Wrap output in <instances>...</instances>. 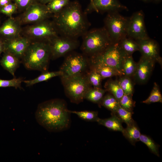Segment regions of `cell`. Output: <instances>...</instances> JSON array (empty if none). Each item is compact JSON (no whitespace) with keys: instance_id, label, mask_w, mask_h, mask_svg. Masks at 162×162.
<instances>
[{"instance_id":"6da1fadb","label":"cell","mask_w":162,"mask_h":162,"mask_svg":"<svg viewBox=\"0 0 162 162\" xmlns=\"http://www.w3.org/2000/svg\"><path fill=\"white\" fill-rule=\"evenodd\" d=\"M70 112L64 100L54 99L40 104L35 113L38 123L50 132L68 129L71 124Z\"/></svg>"},{"instance_id":"7a4b0ae2","label":"cell","mask_w":162,"mask_h":162,"mask_svg":"<svg viewBox=\"0 0 162 162\" xmlns=\"http://www.w3.org/2000/svg\"><path fill=\"white\" fill-rule=\"evenodd\" d=\"M78 2L70 1L54 14L53 21L59 34L74 39L82 35L88 30L89 23Z\"/></svg>"},{"instance_id":"3957f363","label":"cell","mask_w":162,"mask_h":162,"mask_svg":"<svg viewBox=\"0 0 162 162\" xmlns=\"http://www.w3.org/2000/svg\"><path fill=\"white\" fill-rule=\"evenodd\" d=\"M51 52L48 41H32L22 57L21 62L27 69L43 72L47 70Z\"/></svg>"},{"instance_id":"277c9868","label":"cell","mask_w":162,"mask_h":162,"mask_svg":"<svg viewBox=\"0 0 162 162\" xmlns=\"http://www.w3.org/2000/svg\"><path fill=\"white\" fill-rule=\"evenodd\" d=\"M81 49L90 57L104 51L113 44L104 27L88 30L82 35Z\"/></svg>"},{"instance_id":"5b68a950","label":"cell","mask_w":162,"mask_h":162,"mask_svg":"<svg viewBox=\"0 0 162 162\" xmlns=\"http://www.w3.org/2000/svg\"><path fill=\"white\" fill-rule=\"evenodd\" d=\"M61 79L65 94L71 102L78 104L82 101L91 87L87 75L82 74Z\"/></svg>"},{"instance_id":"8992f818","label":"cell","mask_w":162,"mask_h":162,"mask_svg":"<svg viewBox=\"0 0 162 162\" xmlns=\"http://www.w3.org/2000/svg\"><path fill=\"white\" fill-rule=\"evenodd\" d=\"M120 46L118 43H113L102 52L90 57V64L101 63L112 67L122 75V66L128 56Z\"/></svg>"},{"instance_id":"52a82bcc","label":"cell","mask_w":162,"mask_h":162,"mask_svg":"<svg viewBox=\"0 0 162 162\" xmlns=\"http://www.w3.org/2000/svg\"><path fill=\"white\" fill-rule=\"evenodd\" d=\"M129 18L123 16L118 11L108 13L104 20V26L113 43H118L127 36Z\"/></svg>"},{"instance_id":"ba28073f","label":"cell","mask_w":162,"mask_h":162,"mask_svg":"<svg viewBox=\"0 0 162 162\" xmlns=\"http://www.w3.org/2000/svg\"><path fill=\"white\" fill-rule=\"evenodd\" d=\"M24 33L32 41H48L59 34L53 21L47 19L28 27Z\"/></svg>"},{"instance_id":"9c48e42d","label":"cell","mask_w":162,"mask_h":162,"mask_svg":"<svg viewBox=\"0 0 162 162\" xmlns=\"http://www.w3.org/2000/svg\"><path fill=\"white\" fill-rule=\"evenodd\" d=\"M88 64L86 56L83 54L72 53L65 58L60 70L61 77H67L83 74Z\"/></svg>"},{"instance_id":"30bf717a","label":"cell","mask_w":162,"mask_h":162,"mask_svg":"<svg viewBox=\"0 0 162 162\" xmlns=\"http://www.w3.org/2000/svg\"><path fill=\"white\" fill-rule=\"evenodd\" d=\"M51 58L54 59L64 56L76 49L79 42L77 39L58 35L49 40Z\"/></svg>"},{"instance_id":"8fae6325","label":"cell","mask_w":162,"mask_h":162,"mask_svg":"<svg viewBox=\"0 0 162 162\" xmlns=\"http://www.w3.org/2000/svg\"><path fill=\"white\" fill-rule=\"evenodd\" d=\"M51 14L49 12L46 4H42L36 1L16 19L21 25L36 23L47 20Z\"/></svg>"},{"instance_id":"7c38bea8","label":"cell","mask_w":162,"mask_h":162,"mask_svg":"<svg viewBox=\"0 0 162 162\" xmlns=\"http://www.w3.org/2000/svg\"><path fill=\"white\" fill-rule=\"evenodd\" d=\"M127 36L135 40L149 38L145 26L144 14L142 10L135 12L129 18Z\"/></svg>"},{"instance_id":"4fadbf2b","label":"cell","mask_w":162,"mask_h":162,"mask_svg":"<svg viewBox=\"0 0 162 162\" xmlns=\"http://www.w3.org/2000/svg\"><path fill=\"white\" fill-rule=\"evenodd\" d=\"M4 39L3 52L10 53L20 59H22L32 42L29 38L25 36H20L11 39Z\"/></svg>"},{"instance_id":"5bb4252c","label":"cell","mask_w":162,"mask_h":162,"mask_svg":"<svg viewBox=\"0 0 162 162\" xmlns=\"http://www.w3.org/2000/svg\"><path fill=\"white\" fill-rule=\"evenodd\" d=\"M155 62L141 56L138 63L135 73L132 78L134 83L144 84L148 80Z\"/></svg>"},{"instance_id":"9a60e30c","label":"cell","mask_w":162,"mask_h":162,"mask_svg":"<svg viewBox=\"0 0 162 162\" xmlns=\"http://www.w3.org/2000/svg\"><path fill=\"white\" fill-rule=\"evenodd\" d=\"M139 46V51L142 56L150 59L161 66L162 60L160 55L159 45L154 40L149 38L142 40H135Z\"/></svg>"},{"instance_id":"2e32d148","label":"cell","mask_w":162,"mask_h":162,"mask_svg":"<svg viewBox=\"0 0 162 162\" xmlns=\"http://www.w3.org/2000/svg\"><path fill=\"white\" fill-rule=\"evenodd\" d=\"M127 9L118 0H92L85 12L86 13L91 11L109 13Z\"/></svg>"},{"instance_id":"e0dca14e","label":"cell","mask_w":162,"mask_h":162,"mask_svg":"<svg viewBox=\"0 0 162 162\" xmlns=\"http://www.w3.org/2000/svg\"><path fill=\"white\" fill-rule=\"evenodd\" d=\"M22 30L21 24L16 19L9 17L0 27V35L4 39H9L20 36Z\"/></svg>"},{"instance_id":"ac0fdd59","label":"cell","mask_w":162,"mask_h":162,"mask_svg":"<svg viewBox=\"0 0 162 162\" xmlns=\"http://www.w3.org/2000/svg\"><path fill=\"white\" fill-rule=\"evenodd\" d=\"M4 53L0 61V64L4 69L14 76L15 73L20 63V59L10 53Z\"/></svg>"},{"instance_id":"d6986e66","label":"cell","mask_w":162,"mask_h":162,"mask_svg":"<svg viewBox=\"0 0 162 162\" xmlns=\"http://www.w3.org/2000/svg\"><path fill=\"white\" fill-rule=\"evenodd\" d=\"M90 64V69L97 72L102 79L122 75L116 69L106 64L98 63Z\"/></svg>"},{"instance_id":"ffe728a7","label":"cell","mask_w":162,"mask_h":162,"mask_svg":"<svg viewBox=\"0 0 162 162\" xmlns=\"http://www.w3.org/2000/svg\"><path fill=\"white\" fill-rule=\"evenodd\" d=\"M112 114L111 117L108 118L101 119L99 118L97 122L99 124L110 130L122 133L124 128L122 125V121L116 114Z\"/></svg>"},{"instance_id":"44dd1931","label":"cell","mask_w":162,"mask_h":162,"mask_svg":"<svg viewBox=\"0 0 162 162\" xmlns=\"http://www.w3.org/2000/svg\"><path fill=\"white\" fill-rule=\"evenodd\" d=\"M122 133L124 136L133 145L139 141L141 135L140 130L134 121L132 123L127 125V127Z\"/></svg>"},{"instance_id":"7402d4cb","label":"cell","mask_w":162,"mask_h":162,"mask_svg":"<svg viewBox=\"0 0 162 162\" xmlns=\"http://www.w3.org/2000/svg\"><path fill=\"white\" fill-rule=\"evenodd\" d=\"M107 91L101 88H91L88 89L84 96V99L93 103L98 104L99 106L104 94Z\"/></svg>"},{"instance_id":"603a6c76","label":"cell","mask_w":162,"mask_h":162,"mask_svg":"<svg viewBox=\"0 0 162 162\" xmlns=\"http://www.w3.org/2000/svg\"><path fill=\"white\" fill-rule=\"evenodd\" d=\"M104 87L107 91L114 96L118 100L124 94L118 80H108L105 83Z\"/></svg>"},{"instance_id":"cb8c5ba5","label":"cell","mask_w":162,"mask_h":162,"mask_svg":"<svg viewBox=\"0 0 162 162\" xmlns=\"http://www.w3.org/2000/svg\"><path fill=\"white\" fill-rule=\"evenodd\" d=\"M118 44L122 50L128 56L132 55L135 52L139 51V46L136 42L133 39L127 37L120 40Z\"/></svg>"},{"instance_id":"d4e9b609","label":"cell","mask_w":162,"mask_h":162,"mask_svg":"<svg viewBox=\"0 0 162 162\" xmlns=\"http://www.w3.org/2000/svg\"><path fill=\"white\" fill-rule=\"evenodd\" d=\"M62 72L60 70L57 71L52 72L46 71L43 72L42 74L34 79L23 80V82L26 84L27 86H31L38 83L47 81L55 77L61 76H62Z\"/></svg>"},{"instance_id":"484cf974","label":"cell","mask_w":162,"mask_h":162,"mask_svg":"<svg viewBox=\"0 0 162 162\" xmlns=\"http://www.w3.org/2000/svg\"><path fill=\"white\" fill-rule=\"evenodd\" d=\"M137 63L134 60L132 55L128 56L124 60L122 66V75L132 78L136 70Z\"/></svg>"},{"instance_id":"4316f807","label":"cell","mask_w":162,"mask_h":162,"mask_svg":"<svg viewBox=\"0 0 162 162\" xmlns=\"http://www.w3.org/2000/svg\"><path fill=\"white\" fill-rule=\"evenodd\" d=\"M119 105L118 100L112 94L109 93L104 96L99 106H103L111 111L112 113L115 114Z\"/></svg>"},{"instance_id":"83f0119b","label":"cell","mask_w":162,"mask_h":162,"mask_svg":"<svg viewBox=\"0 0 162 162\" xmlns=\"http://www.w3.org/2000/svg\"><path fill=\"white\" fill-rule=\"evenodd\" d=\"M119 76L118 80L124 94L133 95L134 83L132 78L124 75Z\"/></svg>"},{"instance_id":"f1b7e54d","label":"cell","mask_w":162,"mask_h":162,"mask_svg":"<svg viewBox=\"0 0 162 162\" xmlns=\"http://www.w3.org/2000/svg\"><path fill=\"white\" fill-rule=\"evenodd\" d=\"M70 2V0H53L46 5L49 12L54 14L60 11Z\"/></svg>"},{"instance_id":"f546056e","label":"cell","mask_w":162,"mask_h":162,"mask_svg":"<svg viewBox=\"0 0 162 162\" xmlns=\"http://www.w3.org/2000/svg\"><path fill=\"white\" fill-rule=\"evenodd\" d=\"M70 113L74 114L80 118L88 122H96L99 118L98 112L96 111L85 110L74 111L70 110Z\"/></svg>"},{"instance_id":"4dcf8cb0","label":"cell","mask_w":162,"mask_h":162,"mask_svg":"<svg viewBox=\"0 0 162 162\" xmlns=\"http://www.w3.org/2000/svg\"><path fill=\"white\" fill-rule=\"evenodd\" d=\"M156 102H162V96L158 85L154 82L151 93L148 98L142 103L149 104Z\"/></svg>"},{"instance_id":"1f68e13d","label":"cell","mask_w":162,"mask_h":162,"mask_svg":"<svg viewBox=\"0 0 162 162\" xmlns=\"http://www.w3.org/2000/svg\"><path fill=\"white\" fill-rule=\"evenodd\" d=\"M133 113V112L124 109L119 105L115 114L120 118L122 122L125 123L127 125L134 121L132 117Z\"/></svg>"},{"instance_id":"d6a6232c","label":"cell","mask_w":162,"mask_h":162,"mask_svg":"<svg viewBox=\"0 0 162 162\" xmlns=\"http://www.w3.org/2000/svg\"><path fill=\"white\" fill-rule=\"evenodd\" d=\"M139 141L146 144L151 152L159 156L158 146L150 137L145 134H141Z\"/></svg>"},{"instance_id":"836d02e7","label":"cell","mask_w":162,"mask_h":162,"mask_svg":"<svg viewBox=\"0 0 162 162\" xmlns=\"http://www.w3.org/2000/svg\"><path fill=\"white\" fill-rule=\"evenodd\" d=\"M132 95L124 94L118 102L121 107L128 111L133 112L135 103L133 100Z\"/></svg>"},{"instance_id":"e575fe53","label":"cell","mask_w":162,"mask_h":162,"mask_svg":"<svg viewBox=\"0 0 162 162\" xmlns=\"http://www.w3.org/2000/svg\"><path fill=\"white\" fill-rule=\"evenodd\" d=\"M88 82L94 88H101L102 79L100 75L95 71L90 69V72L87 75Z\"/></svg>"},{"instance_id":"d590c367","label":"cell","mask_w":162,"mask_h":162,"mask_svg":"<svg viewBox=\"0 0 162 162\" xmlns=\"http://www.w3.org/2000/svg\"><path fill=\"white\" fill-rule=\"evenodd\" d=\"M23 80L21 77L14 78L10 80L0 79V87H14L16 88H22L21 83Z\"/></svg>"},{"instance_id":"8d00e7d4","label":"cell","mask_w":162,"mask_h":162,"mask_svg":"<svg viewBox=\"0 0 162 162\" xmlns=\"http://www.w3.org/2000/svg\"><path fill=\"white\" fill-rule=\"evenodd\" d=\"M18 8L16 5L12 2L0 8V13L4 14L9 17L16 12Z\"/></svg>"},{"instance_id":"74e56055","label":"cell","mask_w":162,"mask_h":162,"mask_svg":"<svg viewBox=\"0 0 162 162\" xmlns=\"http://www.w3.org/2000/svg\"><path fill=\"white\" fill-rule=\"evenodd\" d=\"M16 5L18 9L25 10L36 0H12Z\"/></svg>"},{"instance_id":"f35d334b","label":"cell","mask_w":162,"mask_h":162,"mask_svg":"<svg viewBox=\"0 0 162 162\" xmlns=\"http://www.w3.org/2000/svg\"><path fill=\"white\" fill-rule=\"evenodd\" d=\"M12 0H0V8L12 2Z\"/></svg>"},{"instance_id":"ab89813d","label":"cell","mask_w":162,"mask_h":162,"mask_svg":"<svg viewBox=\"0 0 162 162\" xmlns=\"http://www.w3.org/2000/svg\"><path fill=\"white\" fill-rule=\"evenodd\" d=\"M4 47V39L0 38V55L2 52H3Z\"/></svg>"},{"instance_id":"60d3db41","label":"cell","mask_w":162,"mask_h":162,"mask_svg":"<svg viewBox=\"0 0 162 162\" xmlns=\"http://www.w3.org/2000/svg\"><path fill=\"white\" fill-rule=\"evenodd\" d=\"M38 2L44 4H46L53 0H36Z\"/></svg>"},{"instance_id":"b9f144b4","label":"cell","mask_w":162,"mask_h":162,"mask_svg":"<svg viewBox=\"0 0 162 162\" xmlns=\"http://www.w3.org/2000/svg\"><path fill=\"white\" fill-rule=\"evenodd\" d=\"M140 0L142 1H143L144 2H149L152 1V0Z\"/></svg>"},{"instance_id":"7bdbcfd3","label":"cell","mask_w":162,"mask_h":162,"mask_svg":"<svg viewBox=\"0 0 162 162\" xmlns=\"http://www.w3.org/2000/svg\"><path fill=\"white\" fill-rule=\"evenodd\" d=\"M155 3H158L160 2L162 0H152Z\"/></svg>"},{"instance_id":"ee69618b","label":"cell","mask_w":162,"mask_h":162,"mask_svg":"<svg viewBox=\"0 0 162 162\" xmlns=\"http://www.w3.org/2000/svg\"><path fill=\"white\" fill-rule=\"evenodd\" d=\"M89 0L90 1V3H91L92 2V0Z\"/></svg>"}]
</instances>
